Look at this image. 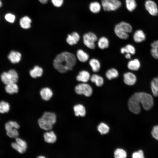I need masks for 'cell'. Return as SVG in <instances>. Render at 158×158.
Listing matches in <instances>:
<instances>
[{"mask_svg":"<svg viewBox=\"0 0 158 158\" xmlns=\"http://www.w3.org/2000/svg\"><path fill=\"white\" fill-rule=\"evenodd\" d=\"M90 80L92 82L95 83L97 87L102 86L104 83L103 78L101 76L97 74H93L90 77Z\"/></svg>","mask_w":158,"mask_h":158,"instance_id":"obj_18","label":"cell"},{"mask_svg":"<svg viewBox=\"0 0 158 158\" xmlns=\"http://www.w3.org/2000/svg\"><path fill=\"white\" fill-rule=\"evenodd\" d=\"M5 18L7 21L13 23L15 20L16 17L14 15L11 13H8L5 15Z\"/></svg>","mask_w":158,"mask_h":158,"instance_id":"obj_38","label":"cell"},{"mask_svg":"<svg viewBox=\"0 0 158 158\" xmlns=\"http://www.w3.org/2000/svg\"><path fill=\"white\" fill-rule=\"evenodd\" d=\"M133 158H143L144 154L143 151L141 150L134 152L132 154Z\"/></svg>","mask_w":158,"mask_h":158,"instance_id":"obj_40","label":"cell"},{"mask_svg":"<svg viewBox=\"0 0 158 158\" xmlns=\"http://www.w3.org/2000/svg\"><path fill=\"white\" fill-rule=\"evenodd\" d=\"M132 28L131 25L122 21L116 25L114 31L116 35L121 39L126 40L129 37L128 33L131 32Z\"/></svg>","mask_w":158,"mask_h":158,"instance_id":"obj_4","label":"cell"},{"mask_svg":"<svg viewBox=\"0 0 158 158\" xmlns=\"http://www.w3.org/2000/svg\"><path fill=\"white\" fill-rule=\"evenodd\" d=\"M97 39L96 35L91 32L85 33L83 36L84 44L87 47L91 49L95 48L96 46L95 43Z\"/></svg>","mask_w":158,"mask_h":158,"instance_id":"obj_7","label":"cell"},{"mask_svg":"<svg viewBox=\"0 0 158 158\" xmlns=\"http://www.w3.org/2000/svg\"><path fill=\"white\" fill-rule=\"evenodd\" d=\"M98 130L102 134H106L109 130V127L106 124L102 123L99 124L97 128Z\"/></svg>","mask_w":158,"mask_h":158,"instance_id":"obj_33","label":"cell"},{"mask_svg":"<svg viewBox=\"0 0 158 158\" xmlns=\"http://www.w3.org/2000/svg\"><path fill=\"white\" fill-rule=\"evenodd\" d=\"M56 120V116L55 113L46 112L38 119V123L41 129L45 130H49L52 129Z\"/></svg>","mask_w":158,"mask_h":158,"instance_id":"obj_3","label":"cell"},{"mask_svg":"<svg viewBox=\"0 0 158 158\" xmlns=\"http://www.w3.org/2000/svg\"><path fill=\"white\" fill-rule=\"evenodd\" d=\"M51 1L55 6L59 7L63 4V0H51Z\"/></svg>","mask_w":158,"mask_h":158,"instance_id":"obj_41","label":"cell"},{"mask_svg":"<svg viewBox=\"0 0 158 158\" xmlns=\"http://www.w3.org/2000/svg\"><path fill=\"white\" fill-rule=\"evenodd\" d=\"M75 92L78 95L83 94L86 97H90L92 93V89L89 84L82 83L78 84L75 87Z\"/></svg>","mask_w":158,"mask_h":158,"instance_id":"obj_8","label":"cell"},{"mask_svg":"<svg viewBox=\"0 0 158 158\" xmlns=\"http://www.w3.org/2000/svg\"><path fill=\"white\" fill-rule=\"evenodd\" d=\"M21 54L19 52L12 51L8 56V58L12 63H18L20 60Z\"/></svg>","mask_w":158,"mask_h":158,"instance_id":"obj_16","label":"cell"},{"mask_svg":"<svg viewBox=\"0 0 158 158\" xmlns=\"http://www.w3.org/2000/svg\"><path fill=\"white\" fill-rule=\"evenodd\" d=\"M80 39L79 34L76 32H73L71 34H68L66 38L67 43L71 45L76 44Z\"/></svg>","mask_w":158,"mask_h":158,"instance_id":"obj_12","label":"cell"},{"mask_svg":"<svg viewBox=\"0 0 158 158\" xmlns=\"http://www.w3.org/2000/svg\"><path fill=\"white\" fill-rule=\"evenodd\" d=\"M151 133L153 137L158 140V125L155 126L153 127Z\"/></svg>","mask_w":158,"mask_h":158,"instance_id":"obj_39","label":"cell"},{"mask_svg":"<svg viewBox=\"0 0 158 158\" xmlns=\"http://www.w3.org/2000/svg\"><path fill=\"white\" fill-rule=\"evenodd\" d=\"M75 114L76 116H84L86 114V111L84 107L82 104L75 105L73 107Z\"/></svg>","mask_w":158,"mask_h":158,"instance_id":"obj_20","label":"cell"},{"mask_svg":"<svg viewBox=\"0 0 158 158\" xmlns=\"http://www.w3.org/2000/svg\"><path fill=\"white\" fill-rule=\"evenodd\" d=\"M107 78L109 80L117 78L119 75L118 71L115 68H111L108 69L105 73Z\"/></svg>","mask_w":158,"mask_h":158,"instance_id":"obj_25","label":"cell"},{"mask_svg":"<svg viewBox=\"0 0 158 158\" xmlns=\"http://www.w3.org/2000/svg\"><path fill=\"white\" fill-rule=\"evenodd\" d=\"M98 46L99 48L103 49L107 48L109 45V42L108 39L105 37H100L97 42Z\"/></svg>","mask_w":158,"mask_h":158,"instance_id":"obj_28","label":"cell"},{"mask_svg":"<svg viewBox=\"0 0 158 158\" xmlns=\"http://www.w3.org/2000/svg\"><path fill=\"white\" fill-rule=\"evenodd\" d=\"M89 63L93 72L96 73L99 71L101 67L100 63L97 59L95 58L90 59Z\"/></svg>","mask_w":158,"mask_h":158,"instance_id":"obj_21","label":"cell"},{"mask_svg":"<svg viewBox=\"0 0 158 158\" xmlns=\"http://www.w3.org/2000/svg\"><path fill=\"white\" fill-rule=\"evenodd\" d=\"M10 109L9 104L4 101L0 102V113H4L8 112Z\"/></svg>","mask_w":158,"mask_h":158,"instance_id":"obj_35","label":"cell"},{"mask_svg":"<svg viewBox=\"0 0 158 158\" xmlns=\"http://www.w3.org/2000/svg\"><path fill=\"white\" fill-rule=\"evenodd\" d=\"M114 155L116 158H125L126 157L127 154L123 150L117 149L114 152Z\"/></svg>","mask_w":158,"mask_h":158,"instance_id":"obj_34","label":"cell"},{"mask_svg":"<svg viewBox=\"0 0 158 158\" xmlns=\"http://www.w3.org/2000/svg\"><path fill=\"white\" fill-rule=\"evenodd\" d=\"M31 19L27 16H25L22 17L20 20V26L24 29L29 28L31 27Z\"/></svg>","mask_w":158,"mask_h":158,"instance_id":"obj_23","label":"cell"},{"mask_svg":"<svg viewBox=\"0 0 158 158\" xmlns=\"http://www.w3.org/2000/svg\"><path fill=\"white\" fill-rule=\"evenodd\" d=\"M152 48L151 54L153 57L155 59H158V40L153 42L151 44Z\"/></svg>","mask_w":158,"mask_h":158,"instance_id":"obj_30","label":"cell"},{"mask_svg":"<svg viewBox=\"0 0 158 158\" xmlns=\"http://www.w3.org/2000/svg\"><path fill=\"white\" fill-rule=\"evenodd\" d=\"M101 6L100 4L97 1H95L91 2L89 5L90 11L92 13H97L101 10Z\"/></svg>","mask_w":158,"mask_h":158,"instance_id":"obj_27","label":"cell"},{"mask_svg":"<svg viewBox=\"0 0 158 158\" xmlns=\"http://www.w3.org/2000/svg\"><path fill=\"white\" fill-rule=\"evenodd\" d=\"M140 104L145 110H148L150 109L154 104L152 96L144 92L135 93L130 97L128 100L129 109L133 113L138 114L141 111Z\"/></svg>","mask_w":158,"mask_h":158,"instance_id":"obj_1","label":"cell"},{"mask_svg":"<svg viewBox=\"0 0 158 158\" xmlns=\"http://www.w3.org/2000/svg\"><path fill=\"white\" fill-rule=\"evenodd\" d=\"M76 56L78 60L83 63L87 61L89 58L88 54L81 49L78 50Z\"/></svg>","mask_w":158,"mask_h":158,"instance_id":"obj_22","label":"cell"},{"mask_svg":"<svg viewBox=\"0 0 158 158\" xmlns=\"http://www.w3.org/2000/svg\"><path fill=\"white\" fill-rule=\"evenodd\" d=\"M101 4L104 10L106 11H115L121 5L119 0H102Z\"/></svg>","mask_w":158,"mask_h":158,"instance_id":"obj_6","label":"cell"},{"mask_svg":"<svg viewBox=\"0 0 158 158\" xmlns=\"http://www.w3.org/2000/svg\"><path fill=\"white\" fill-rule=\"evenodd\" d=\"M16 142H13L11 144L12 147L20 153H24L27 147L26 142L18 138H16Z\"/></svg>","mask_w":158,"mask_h":158,"instance_id":"obj_9","label":"cell"},{"mask_svg":"<svg viewBox=\"0 0 158 158\" xmlns=\"http://www.w3.org/2000/svg\"><path fill=\"white\" fill-rule=\"evenodd\" d=\"M40 94L42 99L46 101L49 100L53 95L51 90L48 87H45L42 89L40 92Z\"/></svg>","mask_w":158,"mask_h":158,"instance_id":"obj_14","label":"cell"},{"mask_svg":"<svg viewBox=\"0 0 158 158\" xmlns=\"http://www.w3.org/2000/svg\"><path fill=\"white\" fill-rule=\"evenodd\" d=\"M5 89L7 93L11 94L17 93L18 88L16 83H12L6 85Z\"/></svg>","mask_w":158,"mask_h":158,"instance_id":"obj_26","label":"cell"},{"mask_svg":"<svg viewBox=\"0 0 158 158\" xmlns=\"http://www.w3.org/2000/svg\"><path fill=\"white\" fill-rule=\"evenodd\" d=\"M133 38L135 42L137 43L141 42L145 39V35L141 30H138L134 33Z\"/></svg>","mask_w":158,"mask_h":158,"instance_id":"obj_17","label":"cell"},{"mask_svg":"<svg viewBox=\"0 0 158 158\" xmlns=\"http://www.w3.org/2000/svg\"><path fill=\"white\" fill-rule=\"evenodd\" d=\"M1 80L5 85L16 83L18 80V76L16 72L14 70H11L8 72H4L1 76Z\"/></svg>","mask_w":158,"mask_h":158,"instance_id":"obj_5","label":"cell"},{"mask_svg":"<svg viewBox=\"0 0 158 158\" xmlns=\"http://www.w3.org/2000/svg\"><path fill=\"white\" fill-rule=\"evenodd\" d=\"M43 136L44 140L48 143H54L57 140L56 136L53 131L45 133Z\"/></svg>","mask_w":158,"mask_h":158,"instance_id":"obj_15","label":"cell"},{"mask_svg":"<svg viewBox=\"0 0 158 158\" xmlns=\"http://www.w3.org/2000/svg\"><path fill=\"white\" fill-rule=\"evenodd\" d=\"M17 129L13 128L6 130V134L9 137L15 138H17L18 135V132Z\"/></svg>","mask_w":158,"mask_h":158,"instance_id":"obj_36","label":"cell"},{"mask_svg":"<svg viewBox=\"0 0 158 158\" xmlns=\"http://www.w3.org/2000/svg\"><path fill=\"white\" fill-rule=\"evenodd\" d=\"M131 54L130 53H126L125 55V57L127 59H130L131 58Z\"/></svg>","mask_w":158,"mask_h":158,"instance_id":"obj_42","label":"cell"},{"mask_svg":"<svg viewBox=\"0 0 158 158\" xmlns=\"http://www.w3.org/2000/svg\"><path fill=\"white\" fill-rule=\"evenodd\" d=\"M126 7L130 12H132L136 8L137 4L135 0H125Z\"/></svg>","mask_w":158,"mask_h":158,"instance_id":"obj_32","label":"cell"},{"mask_svg":"<svg viewBox=\"0 0 158 158\" xmlns=\"http://www.w3.org/2000/svg\"><path fill=\"white\" fill-rule=\"evenodd\" d=\"M76 62V58L73 54L67 51L57 55L53 61L55 68L61 73L72 70Z\"/></svg>","mask_w":158,"mask_h":158,"instance_id":"obj_2","label":"cell"},{"mask_svg":"<svg viewBox=\"0 0 158 158\" xmlns=\"http://www.w3.org/2000/svg\"><path fill=\"white\" fill-rule=\"evenodd\" d=\"M121 52L122 54L128 53L133 55L135 53V49L133 45L128 44L124 47H122L121 49Z\"/></svg>","mask_w":158,"mask_h":158,"instance_id":"obj_31","label":"cell"},{"mask_svg":"<svg viewBox=\"0 0 158 158\" xmlns=\"http://www.w3.org/2000/svg\"><path fill=\"white\" fill-rule=\"evenodd\" d=\"M128 67L131 71H136L138 70L140 67L139 61L137 59L130 60L128 63Z\"/></svg>","mask_w":158,"mask_h":158,"instance_id":"obj_24","label":"cell"},{"mask_svg":"<svg viewBox=\"0 0 158 158\" xmlns=\"http://www.w3.org/2000/svg\"><path fill=\"white\" fill-rule=\"evenodd\" d=\"M2 5V3L0 0V8L1 6Z\"/></svg>","mask_w":158,"mask_h":158,"instance_id":"obj_45","label":"cell"},{"mask_svg":"<svg viewBox=\"0 0 158 158\" xmlns=\"http://www.w3.org/2000/svg\"><path fill=\"white\" fill-rule=\"evenodd\" d=\"M48 0H39V1L42 3L45 4L47 3Z\"/></svg>","mask_w":158,"mask_h":158,"instance_id":"obj_43","label":"cell"},{"mask_svg":"<svg viewBox=\"0 0 158 158\" xmlns=\"http://www.w3.org/2000/svg\"><path fill=\"white\" fill-rule=\"evenodd\" d=\"M90 75L89 72L85 70L80 71L76 78L78 81L86 83L90 79Z\"/></svg>","mask_w":158,"mask_h":158,"instance_id":"obj_13","label":"cell"},{"mask_svg":"<svg viewBox=\"0 0 158 158\" xmlns=\"http://www.w3.org/2000/svg\"><path fill=\"white\" fill-rule=\"evenodd\" d=\"M43 73L42 69L39 66H36L30 71V74L33 78H36L42 76Z\"/></svg>","mask_w":158,"mask_h":158,"instance_id":"obj_19","label":"cell"},{"mask_svg":"<svg viewBox=\"0 0 158 158\" xmlns=\"http://www.w3.org/2000/svg\"><path fill=\"white\" fill-rule=\"evenodd\" d=\"M37 158H45V157L44 156H39V157H37Z\"/></svg>","mask_w":158,"mask_h":158,"instance_id":"obj_44","label":"cell"},{"mask_svg":"<svg viewBox=\"0 0 158 158\" xmlns=\"http://www.w3.org/2000/svg\"><path fill=\"white\" fill-rule=\"evenodd\" d=\"M123 80L126 85H133L136 82V78L135 75L132 73L128 72L123 75Z\"/></svg>","mask_w":158,"mask_h":158,"instance_id":"obj_11","label":"cell"},{"mask_svg":"<svg viewBox=\"0 0 158 158\" xmlns=\"http://www.w3.org/2000/svg\"><path fill=\"white\" fill-rule=\"evenodd\" d=\"M151 88L153 95L155 97L158 96V76L154 78L151 83Z\"/></svg>","mask_w":158,"mask_h":158,"instance_id":"obj_29","label":"cell"},{"mask_svg":"<svg viewBox=\"0 0 158 158\" xmlns=\"http://www.w3.org/2000/svg\"><path fill=\"white\" fill-rule=\"evenodd\" d=\"M145 7L149 13L153 16H156L158 14V9L156 4L151 0H147L145 3Z\"/></svg>","mask_w":158,"mask_h":158,"instance_id":"obj_10","label":"cell"},{"mask_svg":"<svg viewBox=\"0 0 158 158\" xmlns=\"http://www.w3.org/2000/svg\"><path fill=\"white\" fill-rule=\"evenodd\" d=\"M19 127V125L15 121H8L6 124L5 125V128L6 130L13 128L18 129Z\"/></svg>","mask_w":158,"mask_h":158,"instance_id":"obj_37","label":"cell"}]
</instances>
